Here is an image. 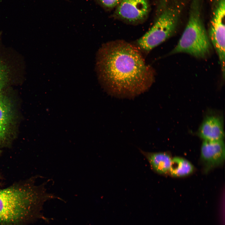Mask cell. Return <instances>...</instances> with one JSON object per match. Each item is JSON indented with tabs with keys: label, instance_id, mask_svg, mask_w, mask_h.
<instances>
[{
	"label": "cell",
	"instance_id": "6da1fadb",
	"mask_svg": "<svg viewBox=\"0 0 225 225\" xmlns=\"http://www.w3.org/2000/svg\"><path fill=\"white\" fill-rule=\"evenodd\" d=\"M96 70L102 87L110 95L132 98L147 91L155 72L140 50L122 40L106 42L98 50Z\"/></svg>",
	"mask_w": 225,
	"mask_h": 225
},
{
	"label": "cell",
	"instance_id": "7a4b0ae2",
	"mask_svg": "<svg viewBox=\"0 0 225 225\" xmlns=\"http://www.w3.org/2000/svg\"><path fill=\"white\" fill-rule=\"evenodd\" d=\"M47 182L37 185L32 179L0 189V225H22L38 218L48 222L41 212L43 205L58 197L47 192Z\"/></svg>",
	"mask_w": 225,
	"mask_h": 225
},
{
	"label": "cell",
	"instance_id": "3957f363",
	"mask_svg": "<svg viewBox=\"0 0 225 225\" xmlns=\"http://www.w3.org/2000/svg\"><path fill=\"white\" fill-rule=\"evenodd\" d=\"M199 0H192L186 28L171 54L185 53L198 58L208 55L212 46L202 18Z\"/></svg>",
	"mask_w": 225,
	"mask_h": 225
},
{
	"label": "cell",
	"instance_id": "277c9868",
	"mask_svg": "<svg viewBox=\"0 0 225 225\" xmlns=\"http://www.w3.org/2000/svg\"><path fill=\"white\" fill-rule=\"evenodd\" d=\"M182 8L177 2L165 8L150 29L137 40L139 50L148 52L172 36L176 30Z\"/></svg>",
	"mask_w": 225,
	"mask_h": 225
},
{
	"label": "cell",
	"instance_id": "5b68a950",
	"mask_svg": "<svg viewBox=\"0 0 225 225\" xmlns=\"http://www.w3.org/2000/svg\"><path fill=\"white\" fill-rule=\"evenodd\" d=\"M225 0H218L211 21L209 37L218 55L223 78L225 76Z\"/></svg>",
	"mask_w": 225,
	"mask_h": 225
},
{
	"label": "cell",
	"instance_id": "8992f818",
	"mask_svg": "<svg viewBox=\"0 0 225 225\" xmlns=\"http://www.w3.org/2000/svg\"><path fill=\"white\" fill-rule=\"evenodd\" d=\"M148 0H122L117 6L115 14L128 22H141L147 17L149 10Z\"/></svg>",
	"mask_w": 225,
	"mask_h": 225
},
{
	"label": "cell",
	"instance_id": "52a82bcc",
	"mask_svg": "<svg viewBox=\"0 0 225 225\" xmlns=\"http://www.w3.org/2000/svg\"><path fill=\"white\" fill-rule=\"evenodd\" d=\"M225 158V148L223 140H203L201 147V158L206 171L222 164Z\"/></svg>",
	"mask_w": 225,
	"mask_h": 225
},
{
	"label": "cell",
	"instance_id": "ba28073f",
	"mask_svg": "<svg viewBox=\"0 0 225 225\" xmlns=\"http://www.w3.org/2000/svg\"><path fill=\"white\" fill-rule=\"evenodd\" d=\"M198 133L203 140H223L224 132L222 119L217 116L210 115L207 116L201 124Z\"/></svg>",
	"mask_w": 225,
	"mask_h": 225
},
{
	"label": "cell",
	"instance_id": "9c48e42d",
	"mask_svg": "<svg viewBox=\"0 0 225 225\" xmlns=\"http://www.w3.org/2000/svg\"><path fill=\"white\" fill-rule=\"evenodd\" d=\"M140 151L147 159L153 171L160 174L169 172L172 158L167 153L146 152L140 149Z\"/></svg>",
	"mask_w": 225,
	"mask_h": 225
},
{
	"label": "cell",
	"instance_id": "30bf717a",
	"mask_svg": "<svg viewBox=\"0 0 225 225\" xmlns=\"http://www.w3.org/2000/svg\"><path fill=\"white\" fill-rule=\"evenodd\" d=\"M194 167L187 159L180 157L172 158L169 172L175 177H182L188 175L193 171Z\"/></svg>",
	"mask_w": 225,
	"mask_h": 225
},
{
	"label": "cell",
	"instance_id": "8fae6325",
	"mask_svg": "<svg viewBox=\"0 0 225 225\" xmlns=\"http://www.w3.org/2000/svg\"><path fill=\"white\" fill-rule=\"evenodd\" d=\"M11 118L10 106L8 101L0 96V126L9 127Z\"/></svg>",
	"mask_w": 225,
	"mask_h": 225
},
{
	"label": "cell",
	"instance_id": "7c38bea8",
	"mask_svg": "<svg viewBox=\"0 0 225 225\" xmlns=\"http://www.w3.org/2000/svg\"><path fill=\"white\" fill-rule=\"evenodd\" d=\"M8 73L7 66L0 58V91L4 86L7 81Z\"/></svg>",
	"mask_w": 225,
	"mask_h": 225
},
{
	"label": "cell",
	"instance_id": "4fadbf2b",
	"mask_svg": "<svg viewBox=\"0 0 225 225\" xmlns=\"http://www.w3.org/2000/svg\"><path fill=\"white\" fill-rule=\"evenodd\" d=\"M105 7L108 8H113L117 6L122 0H99Z\"/></svg>",
	"mask_w": 225,
	"mask_h": 225
},
{
	"label": "cell",
	"instance_id": "5bb4252c",
	"mask_svg": "<svg viewBox=\"0 0 225 225\" xmlns=\"http://www.w3.org/2000/svg\"><path fill=\"white\" fill-rule=\"evenodd\" d=\"M8 129V127L0 126V141L5 138Z\"/></svg>",
	"mask_w": 225,
	"mask_h": 225
},
{
	"label": "cell",
	"instance_id": "9a60e30c",
	"mask_svg": "<svg viewBox=\"0 0 225 225\" xmlns=\"http://www.w3.org/2000/svg\"><path fill=\"white\" fill-rule=\"evenodd\" d=\"M164 0L165 1H168V0Z\"/></svg>",
	"mask_w": 225,
	"mask_h": 225
}]
</instances>
